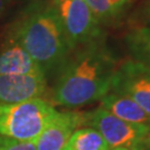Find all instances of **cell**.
Here are the masks:
<instances>
[{
	"mask_svg": "<svg viewBox=\"0 0 150 150\" xmlns=\"http://www.w3.org/2000/svg\"><path fill=\"white\" fill-rule=\"evenodd\" d=\"M118 60L103 38L72 50L56 74L51 100L64 108L99 101L111 89Z\"/></svg>",
	"mask_w": 150,
	"mask_h": 150,
	"instance_id": "obj_1",
	"label": "cell"
},
{
	"mask_svg": "<svg viewBox=\"0 0 150 150\" xmlns=\"http://www.w3.org/2000/svg\"><path fill=\"white\" fill-rule=\"evenodd\" d=\"M11 31L46 76L57 74L71 52L48 0L32 4Z\"/></svg>",
	"mask_w": 150,
	"mask_h": 150,
	"instance_id": "obj_2",
	"label": "cell"
},
{
	"mask_svg": "<svg viewBox=\"0 0 150 150\" xmlns=\"http://www.w3.org/2000/svg\"><path fill=\"white\" fill-rule=\"evenodd\" d=\"M57 110L37 98L19 103L0 102V134L20 141H36Z\"/></svg>",
	"mask_w": 150,
	"mask_h": 150,
	"instance_id": "obj_3",
	"label": "cell"
},
{
	"mask_svg": "<svg viewBox=\"0 0 150 150\" xmlns=\"http://www.w3.org/2000/svg\"><path fill=\"white\" fill-rule=\"evenodd\" d=\"M82 127L96 129L110 149H150V127L123 121L101 107L89 112H83Z\"/></svg>",
	"mask_w": 150,
	"mask_h": 150,
	"instance_id": "obj_4",
	"label": "cell"
},
{
	"mask_svg": "<svg viewBox=\"0 0 150 150\" xmlns=\"http://www.w3.org/2000/svg\"><path fill=\"white\" fill-rule=\"evenodd\" d=\"M59 18L70 50L102 38L101 25L85 0H48Z\"/></svg>",
	"mask_w": 150,
	"mask_h": 150,
	"instance_id": "obj_5",
	"label": "cell"
},
{
	"mask_svg": "<svg viewBox=\"0 0 150 150\" xmlns=\"http://www.w3.org/2000/svg\"><path fill=\"white\" fill-rule=\"evenodd\" d=\"M110 91L127 96L150 116V67L131 58L118 62Z\"/></svg>",
	"mask_w": 150,
	"mask_h": 150,
	"instance_id": "obj_6",
	"label": "cell"
},
{
	"mask_svg": "<svg viewBox=\"0 0 150 150\" xmlns=\"http://www.w3.org/2000/svg\"><path fill=\"white\" fill-rule=\"evenodd\" d=\"M47 76L0 75V102L19 103L37 99L47 92Z\"/></svg>",
	"mask_w": 150,
	"mask_h": 150,
	"instance_id": "obj_7",
	"label": "cell"
},
{
	"mask_svg": "<svg viewBox=\"0 0 150 150\" xmlns=\"http://www.w3.org/2000/svg\"><path fill=\"white\" fill-rule=\"evenodd\" d=\"M83 126V112L57 111L36 140V150H62L74 131Z\"/></svg>",
	"mask_w": 150,
	"mask_h": 150,
	"instance_id": "obj_8",
	"label": "cell"
},
{
	"mask_svg": "<svg viewBox=\"0 0 150 150\" xmlns=\"http://www.w3.org/2000/svg\"><path fill=\"white\" fill-rule=\"evenodd\" d=\"M39 74H43L41 68L32 59L10 30L0 49V75Z\"/></svg>",
	"mask_w": 150,
	"mask_h": 150,
	"instance_id": "obj_9",
	"label": "cell"
},
{
	"mask_svg": "<svg viewBox=\"0 0 150 150\" xmlns=\"http://www.w3.org/2000/svg\"><path fill=\"white\" fill-rule=\"evenodd\" d=\"M100 107L123 121L150 127V116L131 98L109 91L102 98Z\"/></svg>",
	"mask_w": 150,
	"mask_h": 150,
	"instance_id": "obj_10",
	"label": "cell"
},
{
	"mask_svg": "<svg viewBox=\"0 0 150 150\" xmlns=\"http://www.w3.org/2000/svg\"><path fill=\"white\" fill-rule=\"evenodd\" d=\"M125 43L130 58L150 67V30L131 26L125 35Z\"/></svg>",
	"mask_w": 150,
	"mask_h": 150,
	"instance_id": "obj_11",
	"label": "cell"
},
{
	"mask_svg": "<svg viewBox=\"0 0 150 150\" xmlns=\"http://www.w3.org/2000/svg\"><path fill=\"white\" fill-rule=\"evenodd\" d=\"M62 150H110V148L96 129L81 127L74 131Z\"/></svg>",
	"mask_w": 150,
	"mask_h": 150,
	"instance_id": "obj_12",
	"label": "cell"
},
{
	"mask_svg": "<svg viewBox=\"0 0 150 150\" xmlns=\"http://www.w3.org/2000/svg\"><path fill=\"white\" fill-rule=\"evenodd\" d=\"M87 6L100 25L111 26L118 21V17L110 7L108 0H85Z\"/></svg>",
	"mask_w": 150,
	"mask_h": 150,
	"instance_id": "obj_13",
	"label": "cell"
},
{
	"mask_svg": "<svg viewBox=\"0 0 150 150\" xmlns=\"http://www.w3.org/2000/svg\"><path fill=\"white\" fill-rule=\"evenodd\" d=\"M0 150H36V141H20L0 134Z\"/></svg>",
	"mask_w": 150,
	"mask_h": 150,
	"instance_id": "obj_14",
	"label": "cell"
},
{
	"mask_svg": "<svg viewBox=\"0 0 150 150\" xmlns=\"http://www.w3.org/2000/svg\"><path fill=\"white\" fill-rule=\"evenodd\" d=\"M132 26H139L150 30V0H147L140 8V10L138 11V16L136 20H134Z\"/></svg>",
	"mask_w": 150,
	"mask_h": 150,
	"instance_id": "obj_15",
	"label": "cell"
},
{
	"mask_svg": "<svg viewBox=\"0 0 150 150\" xmlns=\"http://www.w3.org/2000/svg\"><path fill=\"white\" fill-rule=\"evenodd\" d=\"M110 7L112 8V10L115 11V13L117 15V17H120V15L123 12L128 2H130V0H108Z\"/></svg>",
	"mask_w": 150,
	"mask_h": 150,
	"instance_id": "obj_16",
	"label": "cell"
},
{
	"mask_svg": "<svg viewBox=\"0 0 150 150\" xmlns=\"http://www.w3.org/2000/svg\"><path fill=\"white\" fill-rule=\"evenodd\" d=\"M8 2H9V0H0V19L2 18L4 13L6 12Z\"/></svg>",
	"mask_w": 150,
	"mask_h": 150,
	"instance_id": "obj_17",
	"label": "cell"
},
{
	"mask_svg": "<svg viewBox=\"0 0 150 150\" xmlns=\"http://www.w3.org/2000/svg\"><path fill=\"white\" fill-rule=\"evenodd\" d=\"M110 150H128V149H125V148H113V149Z\"/></svg>",
	"mask_w": 150,
	"mask_h": 150,
	"instance_id": "obj_18",
	"label": "cell"
},
{
	"mask_svg": "<svg viewBox=\"0 0 150 150\" xmlns=\"http://www.w3.org/2000/svg\"><path fill=\"white\" fill-rule=\"evenodd\" d=\"M130 1H131V0H130Z\"/></svg>",
	"mask_w": 150,
	"mask_h": 150,
	"instance_id": "obj_19",
	"label": "cell"
},
{
	"mask_svg": "<svg viewBox=\"0 0 150 150\" xmlns=\"http://www.w3.org/2000/svg\"><path fill=\"white\" fill-rule=\"evenodd\" d=\"M149 150H150V149H149Z\"/></svg>",
	"mask_w": 150,
	"mask_h": 150,
	"instance_id": "obj_20",
	"label": "cell"
}]
</instances>
